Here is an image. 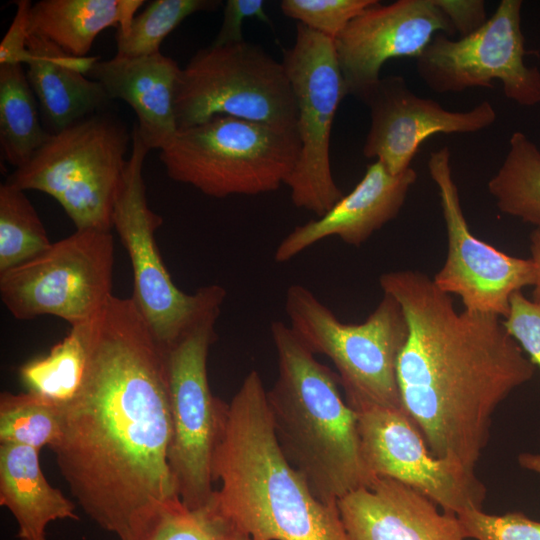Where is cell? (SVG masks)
Wrapping results in <instances>:
<instances>
[{
  "label": "cell",
  "instance_id": "obj_1",
  "mask_svg": "<svg viewBox=\"0 0 540 540\" xmlns=\"http://www.w3.org/2000/svg\"><path fill=\"white\" fill-rule=\"evenodd\" d=\"M164 351L131 298L112 296L89 323L82 384L64 405L53 449L80 507L120 540L141 514L180 500Z\"/></svg>",
  "mask_w": 540,
  "mask_h": 540
},
{
  "label": "cell",
  "instance_id": "obj_2",
  "mask_svg": "<svg viewBox=\"0 0 540 540\" xmlns=\"http://www.w3.org/2000/svg\"><path fill=\"white\" fill-rule=\"evenodd\" d=\"M379 284L408 323L397 365L404 410L434 456L474 471L496 408L533 377L535 365L501 317L458 312L426 274L391 271Z\"/></svg>",
  "mask_w": 540,
  "mask_h": 540
},
{
  "label": "cell",
  "instance_id": "obj_3",
  "mask_svg": "<svg viewBox=\"0 0 540 540\" xmlns=\"http://www.w3.org/2000/svg\"><path fill=\"white\" fill-rule=\"evenodd\" d=\"M212 471L213 505L253 540H349L338 505L316 498L283 454L256 370L227 406Z\"/></svg>",
  "mask_w": 540,
  "mask_h": 540
},
{
  "label": "cell",
  "instance_id": "obj_4",
  "mask_svg": "<svg viewBox=\"0 0 540 540\" xmlns=\"http://www.w3.org/2000/svg\"><path fill=\"white\" fill-rule=\"evenodd\" d=\"M270 332L278 375L267 402L278 444L315 497L336 505L376 480L363 458L357 414L341 396L338 375L289 325L274 321Z\"/></svg>",
  "mask_w": 540,
  "mask_h": 540
},
{
  "label": "cell",
  "instance_id": "obj_5",
  "mask_svg": "<svg viewBox=\"0 0 540 540\" xmlns=\"http://www.w3.org/2000/svg\"><path fill=\"white\" fill-rule=\"evenodd\" d=\"M289 326L315 355L335 365L346 402L355 411L373 407L403 408L397 377L408 323L399 302L383 297L360 324L341 322L311 290L291 285L285 295Z\"/></svg>",
  "mask_w": 540,
  "mask_h": 540
},
{
  "label": "cell",
  "instance_id": "obj_6",
  "mask_svg": "<svg viewBox=\"0 0 540 540\" xmlns=\"http://www.w3.org/2000/svg\"><path fill=\"white\" fill-rule=\"evenodd\" d=\"M299 152L297 129L218 115L179 130L159 158L172 180L225 198L277 190L292 173Z\"/></svg>",
  "mask_w": 540,
  "mask_h": 540
},
{
  "label": "cell",
  "instance_id": "obj_7",
  "mask_svg": "<svg viewBox=\"0 0 540 540\" xmlns=\"http://www.w3.org/2000/svg\"><path fill=\"white\" fill-rule=\"evenodd\" d=\"M129 141L126 126L101 111L51 134L5 182L53 197L76 230L111 231Z\"/></svg>",
  "mask_w": 540,
  "mask_h": 540
},
{
  "label": "cell",
  "instance_id": "obj_8",
  "mask_svg": "<svg viewBox=\"0 0 540 540\" xmlns=\"http://www.w3.org/2000/svg\"><path fill=\"white\" fill-rule=\"evenodd\" d=\"M175 112L178 129L218 115L296 129L297 106L282 61L240 41L198 50L181 68Z\"/></svg>",
  "mask_w": 540,
  "mask_h": 540
},
{
  "label": "cell",
  "instance_id": "obj_9",
  "mask_svg": "<svg viewBox=\"0 0 540 540\" xmlns=\"http://www.w3.org/2000/svg\"><path fill=\"white\" fill-rule=\"evenodd\" d=\"M131 137L132 150L113 209V228L131 262V300L165 350L202 318L221 311L227 293L222 286L211 284L188 294L172 281L155 237L163 219L149 207L146 196L143 166L150 149L135 128Z\"/></svg>",
  "mask_w": 540,
  "mask_h": 540
},
{
  "label": "cell",
  "instance_id": "obj_10",
  "mask_svg": "<svg viewBox=\"0 0 540 540\" xmlns=\"http://www.w3.org/2000/svg\"><path fill=\"white\" fill-rule=\"evenodd\" d=\"M221 311L197 322L164 351L172 436L168 463L182 504L191 510L213 496V458L228 404L209 387L207 360Z\"/></svg>",
  "mask_w": 540,
  "mask_h": 540
},
{
  "label": "cell",
  "instance_id": "obj_11",
  "mask_svg": "<svg viewBox=\"0 0 540 540\" xmlns=\"http://www.w3.org/2000/svg\"><path fill=\"white\" fill-rule=\"evenodd\" d=\"M111 231L76 230L0 274V296L18 320L52 315L71 327L93 320L113 296Z\"/></svg>",
  "mask_w": 540,
  "mask_h": 540
},
{
  "label": "cell",
  "instance_id": "obj_12",
  "mask_svg": "<svg viewBox=\"0 0 540 540\" xmlns=\"http://www.w3.org/2000/svg\"><path fill=\"white\" fill-rule=\"evenodd\" d=\"M297 106L300 140L297 163L285 185L292 203L318 217L344 195L330 163V135L336 111L348 95L333 39L297 23L293 46L283 51Z\"/></svg>",
  "mask_w": 540,
  "mask_h": 540
},
{
  "label": "cell",
  "instance_id": "obj_13",
  "mask_svg": "<svg viewBox=\"0 0 540 540\" xmlns=\"http://www.w3.org/2000/svg\"><path fill=\"white\" fill-rule=\"evenodd\" d=\"M521 0H501L473 33L453 40L438 33L416 59L418 75L437 93L492 87L499 80L504 95L522 106L540 103V70L527 66L521 28Z\"/></svg>",
  "mask_w": 540,
  "mask_h": 540
},
{
  "label": "cell",
  "instance_id": "obj_14",
  "mask_svg": "<svg viewBox=\"0 0 540 540\" xmlns=\"http://www.w3.org/2000/svg\"><path fill=\"white\" fill-rule=\"evenodd\" d=\"M450 159L449 148L442 147L430 154L427 164L438 189L448 239L446 260L433 281L440 290L458 295L464 310L505 318L511 295L534 286L535 264L531 258L507 255L471 233Z\"/></svg>",
  "mask_w": 540,
  "mask_h": 540
},
{
  "label": "cell",
  "instance_id": "obj_15",
  "mask_svg": "<svg viewBox=\"0 0 540 540\" xmlns=\"http://www.w3.org/2000/svg\"><path fill=\"white\" fill-rule=\"evenodd\" d=\"M355 412L363 458L376 478L404 483L455 515L482 508L486 488L474 471L434 456L404 408L373 406Z\"/></svg>",
  "mask_w": 540,
  "mask_h": 540
},
{
  "label": "cell",
  "instance_id": "obj_16",
  "mask_svg": "<svg viewBox=\"0 0 540 540\" xmlns=\"http://www.w3.org/2000/svg\"><path fill=\"white\" fill-rule=\"evenodd\" d=\"M358 98L370 111L363 155L381 162L393 175L411 168L420 145L430 136L475 133L496 120V110L488 101L467 111H450L416 95L397 75L381 77Z\"/></svg>",
  "mask_w": 540,
  "mask_h": 540
},
{
  "label": "cell",
  "instance_id": "obj_17",
  "mask_svg": "<svg viewBox=\"0 0 540 540\" xmlns=\"http://www.w3.org/2000/svg\"><path fill=\"white\" fill-rule=\"evenodd\" d=\"M438 33L454 30L436 0L376 3L356 16L334 40L347 94L359 97L392 58L417 59Z\"/></svg>",
  "mask_w": 540,
  "mask_h": 540
},
{
  "label": "cell",
  "instance_id": "obj_18",
  "mask_svg": "<svg viewBox=\"0 0 540 540\" xmlns=\"http://www.w3.org/2000/svg\"><path fill=\"white\" fill-rule=\"evenodd\" d=\"M349 540H465L457 515L420 491L378 477L338 500Z\"/></svg>",
  "mask_w": 540,
  "mask_h": 540
},
{
  "label": "cell",
  "instance_id": "obj_19",
  "mask_svg": "<svg viewBox=\"0 0 540 540\" xmlns=\"http://www.w3.org/2000/svg\"><path fill=\"white\" fill-rule=\"evenodd\" d=\"M417 173L409 168L391 174L375 161L369 165L354 189L316 220L295 227L277 246L274 260L285 263L315 243L331 236L352 246H360L401 210Z\"/></svg>",
  "mask_w": 540,
  "mask_h": 540
},
{
  "label": "cell",
  "instance_id": "obj_20",
  "mask_svg": "<svg viewBox=\"0 0 540 540\" xmlns=\"http://www.w3.org/2000/svg\"><path fill=\"white\" fill-rule=\"evenodd\" d=\"M180 71L174 59L158 52L97 60L87 76L103 86L110 100L125 101L136 114L134 128L144 144L162 150L179 131L175 94Z\"/></svg>",
  "mask_w": 540,
  "mask_h": 540
},
{
  "label": "cell",
  "instance_id": "obj_21",
  "mask_svg": "<svg viewBox=\"0 0 540 540\" xmlns=\"http://www.w3.org/2000/svg\"><path fill=\"white\" fill-rule=\"evenodd\" d=\"M28 82L51 134L101 110L110 101L103 86L87 77L96 57L77 58L30 34Z\"/></svg>",
  "mask_w": 540,
  "mask_h": 540
},
{
  "label": "cell",
  "instance_id": "obj_22",
  "mask_svg": "<svg viewBox=\"0 0 540 540\" xmlns=\"http://www.w3.org/2000/svg\"><path fill=\"white\" fill-rule=\"evenodd\" d=\"M0 505L14 516L20 540H47L50 522L79 519L73 502L45 478L39 450L18 444L0 445Z\"/></svg>",
  "mask_w": 540,
  "mask_h": 540
},
{
  "label": "cell",
  "instance_id": "obj_23",
  "mask_svg": "<svg viewBox=\"0 0 540 540\" xmlns=\"http://www.w3.org/2000/svg\"><path fill=\"white\" fill-rule=\"evenodd\" d=\"M142 0H41L31 5L30 34L42 37L67 55L85 58L106 28L126 27Z\"/></svg>",
  "mask_w": 540,
  "mask_h": 540
},
{
  "label": "cell",
  "instance_id": "obj_24",
  "mask_svg": "<svg viewBox=\"0 0 540 540\" xmlns=\"http://www.w3.org/2000/svg\"><path fill=\"white\" fill-rule=\"evenodd\" d=\"M24 65L0 66V147L15 169L24 166L49 139Z\"/></svg>",
  "mask_w": 540,
  "mask_h": 540
},
{
  "label": "cell",
  "instance_id": "obj_25",
  "mask_svg": "<svg viewBox=\"0 0 540 540\" xmlns=\"http://www.w3.org/2000/svg\"><path fill=\"white\" fill-rule=\"evenodd\" d=\"M89 323L71 327L47 355L20 367L19 376L27 392L60 405H66L74 398L86 371Z\"/></svg>",
  "mask_w": 540,
  "mask_h": 540
},
{
  "label": "cell",
  "instance_id": "obj_26",
  "mask_svg": "<svg viewBox=\"0 0 540 540\" xmlns=\"http://www.w3.org/2000/svg\"><path fill=\"white\" fill-rule=\"evenodd\" d=\"M488 191L502 213L540 227V150L523 132L511 135Z\"/></svg>",
  "mask_w": 540,
  "mask_h": 540
},
{
  "label": "cell",
  "instance_id": "obj_27",
  "mask_svg": "<svg viewBox=\"0 0 540 540\" xmlns=\"http://www.w3.org/2000/svg\"><path fill=\"white\" fill-rule=\"evenodd\" d=\"M121 540H253L225 519L210 501L198 509L181 500L147 510Z\"/></svg>",
  "mask_w": 540,
  "mask_h": 540
},
{
  "label": "cell",
  "instance_id": "obj_28",
  "mask_svg": "<svg viewBox=\"0 0 540 540\" xmlns=\"http://www.w3.org/2000/svg\"><path fill=\"white\" fill-rule=\"evenodd\" d=\"M64 405L26 392L0 396V442L52 450L62 438Z\"/></svg>",
  "mask_w": 540,
  "mask_h": 540
},
{
  "label": "cell",
  "instance_id": "obj_29",
  "mask_svg": "<svg viewBox=\"0 0 540 540\" xmlns=\"http://www.w3.org/2000/svg\"><path fill=\"white\" fill-rule=\"evenodd\" d=\"M46 229L25 191L0 185V274L51 247Z\"/></svg>",
  "mask_w": 540,
  "mask_h": 540
},
{
  "label": "cell",
  "instance_id": "obj_30",
  "mask_svg": "<svg viewBox=\"0 0 540 540\" xmlns=\"http://www.w3.org/2000/svg\"><path fill=\"white\" fill-rule=\"evenodd\" d=\"M216 0H156L136 15L124 28L117 29L116 55L141 57L160 52L163 40L187 17L214 11Z\"/></svg>",
  "mask_w": 540,
  "mask_h": 540
},
{
  "label": "cell",
  "instance_id": "obj_31",
  "mask_svg": "<svg viewBox=\"0 0 540 540\" xmlns=\"http://www.w3.org/2000/svg\"><path fill=\"white\" fill-rule=\"evenodd\" d=\"M377 0H283L282 13L335 40L346 26Z\"/></svg>",
  "mask_w": 540,
  "mask_h": 540
},
{
  "label": "cell",
  "instance_id": "obj_32",
  "mask_svg": "<svg viewBox=\"0 0 540 540\" xmlns=\"http://www.w3.org/2000/svg\"><path fill=\"white\" fill-rule=\"evenodd\" d=\"M464 534L475 540H540V522L521 512L491 515L470 508L457 515Z\"/></svg>",
  "mask_w": 540,
  "mask_h": 540
},
{
  "label": "cell",
  "instance_id": "obj_33",
  "mask_svg": "<svg viewBox=\"0 0 540 540\" xmlns=\"http://www.w3.org/2000/svg\"><path fill=\"white\" fill-rule=\"evenodd\" d=\"M503 324L531 362L540 368V301L529 300L521 290L514 292Z\"/></svg>",
  "mask_w": 540,
  "mask_h": 540
},
{
  "label": "cell",
  "instance_id": "obj_34",
  "mask_svg": "<svg viewBox=\"0 0 540 540\" xmlns=\"http://www.w3.org/2000/svg\"><path fill=\"white\" fill-rule=\"evenodd\" d=\"M263 0H227L224 4L223 22L212 45H225L243 41L242 24L248 18L271 24L264 10Z\"/></svg>",
  "mask_w": 540,
  "mask_h": 540
},
{
  "label": "cell",
  "instance_id": "obj_35",
  "mask_svg": "<svg viewBox=\"0 0 540 540\" xmlns=\"http://www.w3.org/2000/svg\"><path fill=\"white\" fill-rule=\"evenodd\" d=\"M12 23L0 43V66L26 65L30 58L28 50L29 12L31 1L18 0Z\"/></svg>",
  "mask_w": 540,
  "mask_h": 540
},
{
  "label": "cell",
  "instance_id": "obj_36",
  "mask_svg": "<svg viewBox=\"0 0 540 540\" xmlns=\"http://www.w3.org/2000/svg\"><path fill=\"white\" fill-rule=\"evenodd\" d=\"M438 6L447 16L454 32L461 37L467 36L481 27L486 18L483 0H436Z\"/></svg>",
  "mask_w": 540,
  "mask_h": 540
},
{
  "label": "cell",
  "instance_id": "obj_37",
  "mask_svg": "<svg viewBox=\"0 0 540 540\" xmlns=\"http://www.w3.org/2000/svg\"><path fill=\"white\" fill-rule=\"evenodd\" d=\"M530 251L536 268V282L533 286L532 297L534 301H540V227H537L530 235Z\"/></svg>",
  "mask_w": 540,
  "mask_h": 540
},
{
  "label": "cell",
  "instance_id": "obj_38",
  "mask_svg": "<svg viewBox=\"0 0 540 540\" xmlns=\"http://www.w3.org/2000/svg\"><path fill=\"white\" fill-rule=\"evenodd\" d=\"M518 463L522 468L540 474V454L521 453L518 455Z\"/></svg>",
  "mask_w": 540,
  "mask_h": 540
}]
</instances>
